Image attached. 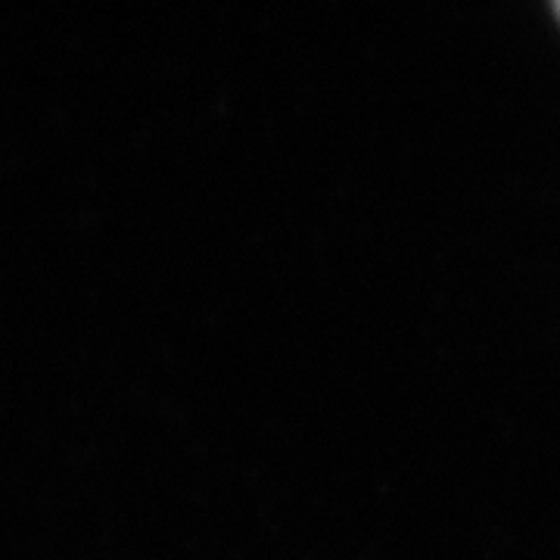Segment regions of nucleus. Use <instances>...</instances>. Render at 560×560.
<instances>
[{
	"label": "nucleus",
	"mask_w": 560,
	"mask_h": 560,
	"mask_svg": "<svg viewBox=\"0 0 560 560\" xmlns=\"http://www.w3.org/2000/svg\"><path fill=\"white\" fill-rule=\"evenodd\" d=\"M558 13H560V7H558Z\"/></svg>",
	"instance_id": "nucleus-1"
}]
</instances>
